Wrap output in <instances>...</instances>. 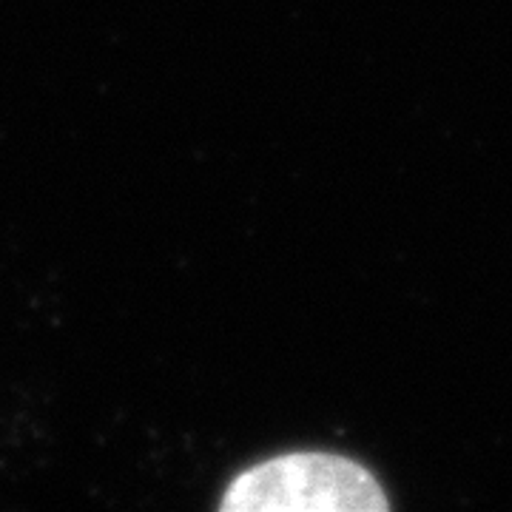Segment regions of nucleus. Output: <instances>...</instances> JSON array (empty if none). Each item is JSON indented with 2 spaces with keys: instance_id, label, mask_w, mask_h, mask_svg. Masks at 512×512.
<instances>
[{
  "instance_id": "obj_1",
  "label": "nucleus",
  "mask_w": 512,
  "mask_h": 512,
  "mask_svg": "<svg viewBox=\"0 0 512 512\" xmlns=\"http://www.w3.org/2000/svg\"><path fill=\"white\" fill-rule=\"evenodd\" d=\"M376 476L339 453L299 450L259 461L225 487L222 512H384Z\"/></svg>"
}]
</instances>
